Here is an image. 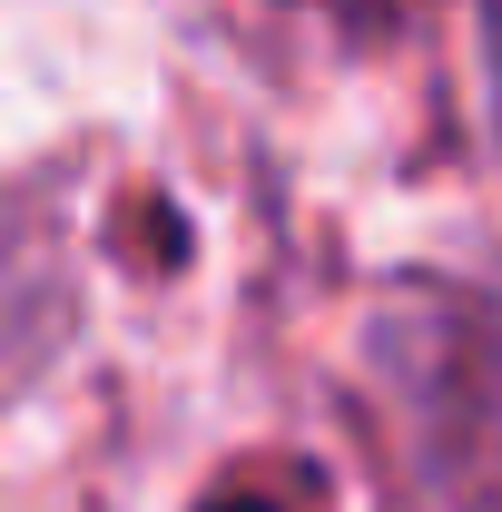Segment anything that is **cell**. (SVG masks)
<instances>
[{"mask_svg": "<svg viewBox=\"0 0 502 512\" xmlns=\"http://www.w3.org/2000/svg\"><path fill=\"white\" fill-rule=\"evenodd\" d=\"M493 60H502V0H493Z\"/></svg>", "mask_w": 502, "mask_h": 512, "instance_id": "6da1fadb", "label": "cell"}, {"mask_svg": "<svg viewBox=\"0 0 502 512\" xmlns=\"http://www.w3.org/2000/svg\"><path fill=\"white\" fill-rule=\"evenodd\" d=\"M335 10H375V0H335Z\"/></svg>", "mask_w": 502, "mask_h": 512, "instance_id": "7a4b0ae2", "label": "cell"}]
</instances>
